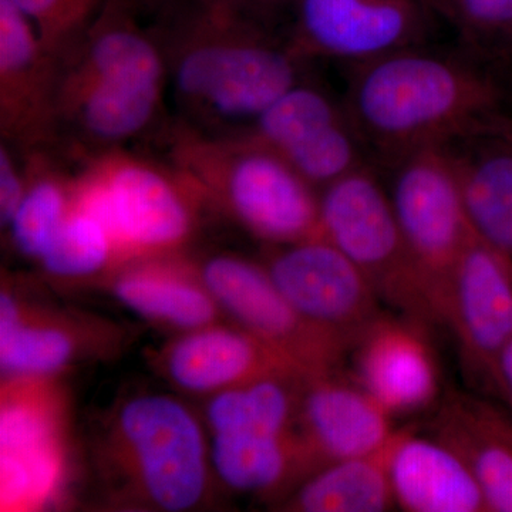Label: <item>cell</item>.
Returning a JSON list of instances; mask_svg holds the SVG:
<instances>
[{
    "instance_id": "1f68e13d",
    "label": "cell",
    "mask_w": 512,
    "mask_h": 512,
    "mask_svg": "<svg viewBox=\"0 0 512 512\" xmlns=\"http://www.w3.org/2000/svg\"><path fill=\"white\" fill-rule=\"evenodd\" d=\"M495 393L507 403L512 417V339L498 359L497 372H495Z\"/></svg>"
},
{
    "instance_id": "30bf717a",
    "label": "cell",
    "mask_w": 512,
    "mask_h": 512,
    "mask_svg": "<svg viewBox=\"0 0 512 512\" xmlns=\"http://www.w3.org/2000/svg\"><path fill=\"white\" fill-rule=\"evenodd\" d=\"M242 131L284 158L318 191L367 165V148L345 103L305 80Z\"/></svg>"
},
{
    "instance_id": "603a6c76",
    "label": "cell",
    "mask_w": 512,
    "mask_h": 512,
    "mask_svg": "<svg viewBox=\"0 0 512 512\" xmlns=\"http://www.w3.org/2000/svg\"><path fill=\"white\" fill-rule=\"evenodd\" d=\"M396 433L375 453L333 461L313 471L282 507L299 512H384L396 507L389 474Z\"/></svg>"
},
{
    "instance_id": "7402d4cb",
    "label": "cell",
    "mask_w": 512,
    "mask_h": 512,
    "mask_svg": "<svg viewBox=\"0 0 512 512\" xmlns=\"http://www.w3.org/2000/svg\"><path fill=\"white\" fill-rule=\"evenodd\" d=\"M111 289L131 311L185 332L214 325L221 309L200 275L164 258L131 262Z\"/></svg>"
},
{
    "instance_id": "ba28073f",
    "label": "cell",
    "mask_w": 512,
    "mask_h": 512,
    "mask_svg": "<svg viewBox=\"0 0 512 512\" xmlns=\"http://www.w3.org/2000/svg\"><path fill=\"white\" fill-rule=\"evenodd\" d=\"M198 275L221 309L303 375L336 372L348 357V343L303 318L279 291L265 265L218 255L208 259Z\"/></svg>"
},
{
    "instance_id": "9c48e42d",
    "label": "cell",
    "mask_w": 512,
    "mask_h": 512,
    "mask_svg": "<svg viewBox=\"0 0 512 512\" xmlns=\"http://www.w3.org/2000/svg\"><path fill=\"white\" fill-rule=\"evenodd\" d=\"M434 19L427 0H296L286 40L305 62L353 66L426 45Z\"/></svg>"
},
{
    "instance_id": "5b68a950",
    "label": "cell",
    "mask_w": 512,
    "mask_h": 512,
    "mask_svg": "<svg viewBox=\"0 0 512 512\" xmlns=\"http://www.w3.org/2000/svg\"><path fill=\"white\" fill-rule=\"evenodd\" d=\"M107 464L120 493L143 507L188 511L204 498L208 458L194 414L164 394H141L120 404L107 431Z\"/></svg>"
},
{
    "instance_id": "9a60e30c",
    "label": "cell",
    "mask_w": 512,
    "mask_h": 512,
    "mask_svg": "<svg viewBox=\"0 0 512 512\" xmlns=\"http://www.w3.org/2000/svg\"><path fill=\"white\" fill-rule=\"evenodd\" d=\"M423 323L382 315L349 350L353 379L392 416L426 409L440 393L436 357Z\"/></svg>"
},
{
    "instance_id": "e0dca14e",
    "label": "cell",
    "mask_w": 512,
    "mask_h": 512,
    "mask_svg": "<svg viewBox=\"0 0 512 512\" xmlns=\"http://www.w3.org/2000/svg\"><path fill=\"white\" fill-rule=\"evenodd\" d=\"M160 365L178 389L210 396L262 377H308L248 330L217 323L175 339L165 348Z\"/></svg>"
},
{
    "instance_id": "cb8c5ba5",
    "label": "cell",
    "mask_w": 512,
    "mask_h": 512,
    "mask_svg": "<svg viewBox=\"0 0 512 512\" xmlns=\"http://www.w3.org/2000/svg\"><path fill=\"white\" fill-rule=\"evenodd\" d=\"M15 295L0 293V365L10 377L47 376L70 365L82 330L67 319L28 315Z\"/></svg>"
},
{
    "instance_id": "d4e9b609",
    "label": "cell",
    "mask_w": 512,
    "mask_h": 512,
    "mask_svg": "<svg viewBox=\"0 0 512 512\" xmlns=\"http://www.w3.org/2000/svg\"><path fill=\"white\" fill-rule=\"evenodd\" d=\"M303 376H268L212 394L211 434H286L296 430Z\"/></svg>"
},
{
    "instance_id": "44dd1931",
    "label": "cell",
    "mask_w": 512,
    "mask_h": 512,
    "mask_svg": "<svg viewBox=\"0 0 512 512\" xmlns=\"http://www.w3.org/2000/svg\"><path fill=\"white\" fill-rule=\"evenodd\" d=\"M210 461L218 478L239 493L275 495L295 490L319 470L298 429L286 434H211Z\"/></svg>"
},
{
    "instance_id": "f1b7e54d",
    "label": "cell",
    "mask_w": 512,
    "mask_h": 512,
    "mask_svg": "<svg viewBox=\"0 0 512 512\" xmlns=\"http://www.w3.org/2000/svg\"><path fill=\"white\" fill-rule=\"evenodd\" d=\"M57 59L79 43L106 0H10Z\"/></svg>"
},
{
    "instance_id": "d6a6232c",
    "label": "cell",
    "mask_w": 512,
    "mask_h": 512,
    "mask_svg": "<svg viewBox=\"0 0 512 512\" xmlns=\"http://www.w3.org/2000/svg\"><path fill=\"white\" fill-rule=\"evenodd\" d=\"M133 2L140 3V5H144V3H154V0H133Z\"/></svg>"
},
{
    "instance_id": "83f0119b",
    "label": "cell",
    "mask_w": 512,
    "mask_h": 512,
    "mask_svg": "<svg viewBox=\"0 0 512 512\" xmlns=\"http://www.w3.org/2000/svg\"><path fill=\"white\" fill-rule=\"evenodd\" d=\"M436 18L460 37L461 47L491 60L512 59V0H427Z\"/></svg>"
},
{
    "instance_id": "d6986e66",
    "label": "cell",
    "mask_w": 512,
    "mask_h": 512,
    "mask_svg": "<svg viewBox=\"0 0 512 512\" xmlns=\"http://www.w3.org/2000/svg\"><path fill=\"white\" fill-rule=\"evenodd\" d=\"M396 507L409 512H490L470 467L439 437L397 430L389 461Z\"/></svg>"
},
{
    "instance_id": "4fadbf2b",
    "label": "cell",
    "mask_w": 512,
    "mask_h": 512,
    "mask_svg": "<svg viewBox=\"0 0 512 512\" xmlns=\"http://www.w3.org/2000/svg\"><path fill=\"white\" fill-rule=\"evenodd\" d=\"M443 325L471 379L495 393L498 359L512 339V271L474 232L451 276Z\"/></svg>"
},
{
    "instance_id": "7c38bea8",
    "label": "cell",
    "mask_w": 512,
    "mask_h": 512,
    "mask_svg": "<svg viewBox=\"0 0 512 512\" xmlns=\"http://www.w3.org/2000/svg\"><path fill=\"white\" fill-rule=\"evenodd\" d=\"M264 265L303 318L350 348L383 315L366 275L322 237L271 247Z\"/></svg>"
},
{
    "instance_id": "4316f807",
    "label": "cell",
    "mask_w": 512,
    "mask_h": 512,
    "mask_svg": "<svg viewBox=\"0 0 512 512\" xmlns=\"http://www.w3.org/2000/svg\"><path fill=\"white\" fill-rule=\"evenodd\" d=\"M50 275L87 278L120 264L109 231L86 205L76 200L62 227L39 259Z\"/></svg>"
},
{
    "instance_id": "277c9868",
    "label": "cell",
    "mask_w": 512,
    "mask_h": 512,
    "mask_svg": "<svg viewBox=\"0 0 512 512\" xmlns=\"http://www.w3.org/2000/svg\"><path fill=\"white\" fill-rule=\"evenodd\" d=\"M83 161L77 198L109 231L120 264L165 258L190 241L208 201L173 161L157 163L121 147Z\"/></svg>"
},
{
    "instance_id": "8fae6325",
    "label": "cell",
    "mask_w": 512,
    "mask_h": 512,
    "mask_svg": "<svg viewBox=\"0 0 512 512\" xmlns=\"http://www.w3.org/2000/svg\"><path fill=\"white\" fill-rule=\"evenodd\" d=\"M46 376L3 384L0 412V507L32 511L63 484L62 410Z\"/></svg>"
},
{
    "instance_id": "52a82bcc",
    "label": "cell",
    "mask_w": 512,
    "mask_h": 512,
    "mask_svg": "<svg viewBox=\"0 0 512 512\" xmlns=\"http://www.w3.org/2000/svg\"><path fill=\"white\" fill-rule=\"evenodd\" d=\"M319 235L366 275L382 302L430 325L389 191L369 165L320 191Z\"/></svg>"
},
{
    "instance_id": "5bb4252c",
    "label": "cell",
    "mask_w": 512,
    "mask_h": 512,
    "mask_svg": "<svg viewBox=\"0 0 512 512\" xmlns=\"http://www.w3.org/2000/svg\"><path fill=\"white\" fill-rule=\"evenodd\" d=\"M59 59L43 45L29 19L0 0V131L19 153L56 140Z\"/></svg>"
},
{
    "instance_id": "ffe728a7",
    "label": "cell",
    "mask_w": 512,
    "mask_h": 512,
    "mask_svg": "<svg viewBox=\"0 0 512 512\" xmlns=\"http://www.w3.org/2000/svg\"><path fill=\"white\" fill-rule=\"evenodd\" d=\"M439 437L477 478L490 512H512V417L467 394L448 397L434 420Z\"/></svg>"
},
{
    "instance_id": "7a4b0ae2",
    "label": "cell",
    "mask_w": 512,
    "mask_h": 512,
    "mask_svg": "<svg viewBox=\"0 0 512 512\" xmlns=\"http://www.w3.org/2000/svg\"><path fill=\"white\" fill-rule=\"evenodd\" d=\"M170 3L154 30L183 124L217 134L245 130L303 80L308 62L266 23L204 0Z\"/></svg>"
},
{
    "instance_id": "8992f818",
    "label": "cell",
    "mask_w": 512,
    "mask_h": 512,
    "mask_svg": "<svg viewBox=\"0 0 512 512\" xmlns=\"http://www.w3.org/2000/svg\"><path fill=\"white\" fill-rule=\"evenodd\" d=\"M389 195L427 318L443 325L448 286L473 235L453 161L444 147L421 148L390 164Z\"/></svg>"
},
{
    "instance_id": "6da1fadb",
    "label": "cell",
    "mask_w": 512,
    "mask_h": 512,
    "mask_svg": "<svg viewBox=\"0 0 512 512\" xmlns=\"http://www.w3.org/2000/svg\"><path fill=\"white\" fill-rule=\"evenodd\" d=\"M345 106L367 151L389 167L421 148L447 147L510 119L508 87L488 60L429 45L350 66Z\"/></svg>"
},
{
    "instance_id": "2e32d148",
    "label": "cell",
    "mask_w": 512,
    "mask_h": 512,
    "mask_svg": "<svg viewBox=\"0 0 512 512\" xmlns=\"http://www.w3.org/2000/svg\"><path fill=\"white\" fill-rule=\"evenodd\" d=\"M393 416L350 377L336 372L303 379L296 429L319 467L386 446Z\"/></svg>"
},
{
    "instance_id": "484cf974",
    "label": "cell",
    "mask_w": 512,
    "mask_h": 512,
    "mask_svg": "<svg viewBox=\"0 0 512 512\" xmlns=\"http://www.w3.org/2000/svg\"><path fill=\"white\" fill-rule=\"evenodd\" d=\"M46 148L26 154V191L9 225L20 254L37 259L49 247L76 200V177L53 167Z\"/></svg>"
},
{
    "instance_id": "f546056e",
    "label": "cell",
    "mask_w": 512,
    "mask_h": 512,
    "mask_svg": "<svg viewBox=\"0 0 512 512\" xmlns=\"http://www.w3.org/2000/svg\"><path fill=\"white\" fill-rule=\"evenodd\" d=\"M18 150L8 143L0 146V222L9 228L26 191V168L20 167Z\"/></svg>"
},
{
    "instance_id": "ac0fdd59",
    "label": "cell",
    "mask_w": 512,
    "mask_h": 512,
    "mask_svg": "<svg viewBox=\"0 0 512 512\" xmlns=\"http://www.w3.org/2000/svg\"><path fill=\"white\" fill-rule=\"evenodd\" d=\"M444 148L471 231L512 271V117Z\"/></svg>"
},
{
    "instance_id": "4dcf8cb0",
    "label": "cell",
    "mask_w": 512,
    "mask_h": 512,
    "mask_svg": "<svg viewBox=\"0 0 512 512\" xmlns=\"http://www.w3.org/2000/svg\"><path fill=\"white\" fill-rule=\"evenodd\" d=\"M211 5L241 13L269 25V18L286 6H295L296 0H204Z\"/></svg>"
},
{
    "instance_id": "3957f363",
    "label": "cell",
    "mask_w": 512,
    "mask_h": 512,
    "mask_svg": "<svg viewBox=\"0 0 512 512\" xmlns=\"http://www.w3.org/2000/svg\"><path fill=\"white\" fill-rule=\"evenodd\" d=\"M170 161L208 202L271 247L320 237V191L245 131L207 133L177 124Z\"/></svg>"
}]
</instances>
